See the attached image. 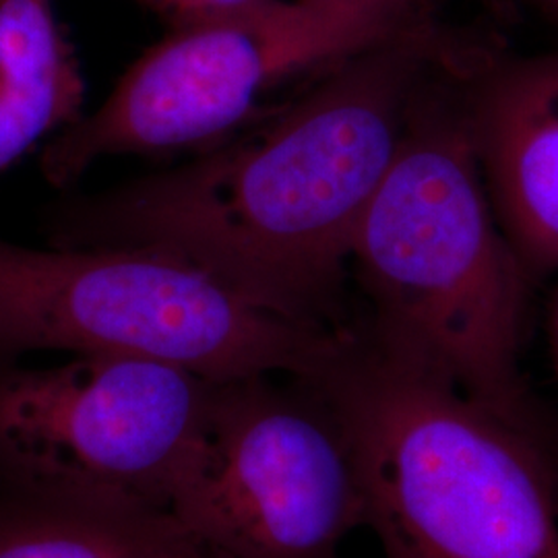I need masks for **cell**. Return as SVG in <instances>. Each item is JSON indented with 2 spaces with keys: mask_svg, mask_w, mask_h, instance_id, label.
Segmentation results:
<instances>
[{
  "mask_svg": "<svg viewBox=\"0 0 558 558\" xmlns=\"http://www.w3.org/2000/svg\"><path fill=\"white\" fill-rule=\"evenodd\" d=\"M430 21L343 60L271 122L60 223V246H147L300 325L341 331L360 221L412 108L458 59Z\"/></svg>",
  "mask_w": 558,
  "mask_h": 558,
  "instance_id": "1",
  "label": "cell"
},
{
  "mask_svg": "<svg viewBox=\"0 0 558 558\" xmlns=\"http://www.w3.org/2000/svg\"><path fill=\"white\" fill-rule=\"evenodd\" d=\"M453 64L422 89L360 221L350 269L368 315L356 325L558 449V422L521 373L534 279L493 209L463 87L442 80Z\"/></svg>",
  "mask_w": 558,
  "mask_h": 558,
  "instance_id": "2",
  "label": "cell"
},
{
  "mask_svg": "<svg viewBox=\"0 0 558 558\" xmlns=\"http://www.w3.org/2000/svg\"><path fill=\"white\" fill-rule=\"evenodd\" d=\"M311 379L350 437L385 558H558V449L360 331Z\"/></svg>",
  "mask_w": 558,
  "mask_h": 558,
  "instance_id": "3",
  "label": "cell"
},
{
  "mask_svg": "<svg viewBox=\"0 0 558 558\" xmlns=\"http://www.w3.org/2000/svg\"><path fill=\"white\" fill-rule=\"evenodd\" d=\"M343 331L286 319L158 248H32L0 239V360L110 354L209 380L313 377Z\"/></svg>",
  "mask_w": 558,
  "mask_h": 558,
  "instance_id": "4",
  "label": "cell"
},
{
  "mask_svg": "<svg viewBox=\"0 0 558 558\" xmlns=\"http://www.w3.org/2000/svg\"><path fill=\"white\" fill-rule=\"evenodd\" d=\"M428 0H265L239 15L179 25L89 117L41 154L54 186L117 154L216 145L286 81L327 71L428 20Z\"/></svg>",
  "mask_w": 558,
  "mask_h": 558,
  "instance_id": "5",
  "label": "cell"
},
{
  "mask_svg": "<svg viewBox=\"0 0 558 558\" xmlns=\"http://www.w3.org/2000/svg\"><path fill=\"white\" fill-rule=\"evenodd\" d=\"M168 519L223 558H338L366 525L350 437L311 377L211 380Z\"/></svg>",
  "mask_w": 558,
  "mask_h": 558,
  "instance_id": "6",
  "label": "cell"
},
{
  "mask_svg": "<svg viewBox=\"0 0 558 558\" xmlns=\"http://www.w3.org/2000/svg\"><path fill=\"white\" fill-rule=\"evenodd\" d=\"M211 380L156 360H0V497L168 519Z\"/></svg>",
  "mask_w": 558,
  "mask_h": 558,
  "instance_id": "7",
  "label": "cell"
},
{
  "mask_svg": "<svg viewBox=\"0 0 558 558\" xmlns=\"http://www.w3.org/2000/svg\"><path fill=\"white\" fill-rule=\"evenodd\" d=\"M463 104L505 236L530 278L558 274V48L474 71Z\"/></svg>",
  "mask_w": 558,
  "mask_h": 558,
  "instance_id": "8",
  "label": "cell"
},
{
  "mask_svg": "<svg viewBox=\"0 0 558 558\" xmlns=\"http://www.w3.org/2000/svg\"><path fill=\"white\" fill-rule=\"evenodd\" d=\"M85 83L54 0H0V174L83 117Z\"/></svg>",
  "mask_w": 558,
  "mask_h": 558,
  "instance_id": "9",
  "label": "cell"
},
{
  "mask_svg": "<svg viewBox=\"0 0 558 558\" xmlns=\"http://www.w3.org/2000/svg\"><path fill=\"white\" fill-rule=\"evenodd\" d=\"M180 538L170 519L0 497V558H156Z\"/></svg>",
  "mask_w": 558,
  "mask_h": 558,
  "instance_id": "10",
  "label": "cell"
},
{
  "mask_svg": "<svg viewBox=\"0 0 558 558\" xmlns=\"http://www.w3.org/2000/svg\"><path fill=\"white\" fill-rule=\"evenodd\" d=\"M260 2L265 0H170L163 13L174 23V27H179L239 15Z\"/></svg>",
  "mask_w": 558,
  "mask_h": 558,
  "instance_id": "11",
  "label": "cell"
},
{
  "mask_svg": "<svg viewBox=\"0 0 558 558\" xmlns=\"http://www.w3.org/2000/svg\"><path fill=\"white\" fill-rule=\"evenodd\" d=\"M156 558H223L218 553H214L211 548L203 546L199 542H195L189 536L180 538L177 544H172L168 550H163L160 557Z\"/></svg>",
  "mask_w": 558,
  "mask_h": 558,
  "instance_id": "12",
  "label": "cell"
},
{
  "mask_svg": "<svg viewBox=\"0 0 558 558\" xmlns=\"http://www.w3.org/2000/svg\"><path fill=\"white\" fill-rule=\"evenodd\" d=\"M548 345H550V359L558 377V283L548 304Z\"/></svg>",
  "mask_w": 558,
  "mask_h": 558,
  "instance_id": "13",
  "label": "cell"
},
{
  "mask_svg": "<svg viewBox=\"0 0 558 558\" xmlns=\"http://www.w3.org/2000/svg\"><path fill=\"white\" fill-rule=\"evenodd\" d=\"M539 13L542 17L550 21L555 27H558V0H530Z\"/></svg>",
  "mask_w": 558,
  "mask_h": 558,
  "instance_id": "14",
  "label": "cell"
},
{
  "mask_svg": "<svg viewBox=\"0 0 558 558\" xmlns=\"http://www.w3.org/2000/svg\"><path fill=\"white\" fill-rule=\"evenodd\" d=\"M143 2H147V4H151V7H156V9H160L161 13H163L166 7L170 4V0H143Z\"/></svg>",
  "mask_w": 558,
  "mask_h": 558,
  "instance_id": "15",
  "label": "cell"
},
{
  "mask_svg": "<svg viewBox=\"0 0 558 558\" xmlns=\"http://www.w3.org/2000/svg\"><path fill=\"white\" fill-rule=\"evenodd\" d=\"M428 2H430V4H433V2H435V0H428Z\"/></svg>",
  "mask_w": 558,
  "mask_h": 558,
  "instance_id": "16",
  "label": "cell"
}]
</instances>
